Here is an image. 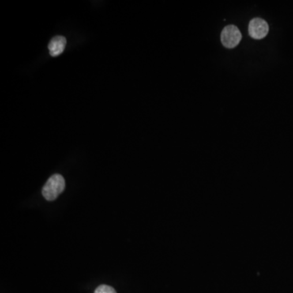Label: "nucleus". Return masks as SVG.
Wrapping results in <instances>:
<instances>
[{"label":"nucleus","mask_w":293,"mask_h":293,"mask_svg":"<svg viewBox=\"0 0 293 293\" xmlns=\"http://www.w3.org/2000/svg\"><path fill=\"white\" fill-rule=\"evenodd\" d=\"M65 188V181L63 176L59 174H53L43 187L42 194L46 200L51 201L62 193Z\"/></svg>","instance_id":"obj_1"},{"label":"nucleus","mask_w":293,"mask_h":293,"mask_svg":"<svg viewBox=\"0 0 293 293\" xmlns=\"http://www.w3.org/2000/svg\"><path fill=\"white\" fill-rule=\"evenodd\" d=\"M242 39L241 31L236 26L233 24L225 27L222 35H221V41L223 46L227 48H234L241 42Z\"/></svg>","instance_id":"obj_2"},{"label":"nucleus","mask_w":293,"mask_h":293,"mask_svg":"<svg viewBox=\"0 0 293 293\" xmlns=\"http://www.w3.org/2000/svg\"><path fill=\"white\" fill-rule=\"evenodd\" d=\"M269 32V25L267 21L260 17L253 19L249 23V33L253 39H261Z\"/></svg>","instance_id":"obj_3"},{"label":"nucleus","mask_w":293,"mask_h":293,"mask_svg":"<svg viewBox=\"0 0 293 293\" xmlns=\"http://www.w3.org/2000/svg\"><path fill=\"white\" fill-rule=\"evenodd\" d=\"M67 41L64 36H56L50 41L48 44L49 51L51 57H58L65 50Z\"/></svg>","instance_id":"obj_4"},{"label":"nucleus","mask_w":293,"mask_h":293,"mask_svg":"<svg viewBox=\"0 0 293 293\" xmlns=\"http://www.w3.org/2000/svg\"><path fill=\"white\" fill-rule=\"evenodd\" d=\"M94 293H117L115 289L110 286L100 285L95 289Z\"/></svg>","instance_id":"obj_5"}]
</instances>
